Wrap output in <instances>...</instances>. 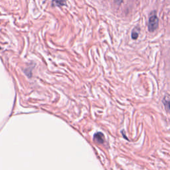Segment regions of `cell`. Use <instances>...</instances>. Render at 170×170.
Listing matches in <instances>:
<instances>
[{
	"label": "cell",
	"instance_id": "cell-7",
	"mask_svg": "<svg viewBox=\"0 0 170 170\" xmlns=\"http://www.w3.org/2000/svg\"><path fill=\"white\" fill-rule=\"evenodd\" d=\"M0 49H1V48H0Z\"/></svg>",
	"mask_w": 170,
	"mask_h": 170
},
{
	"label": "cell",
	"instance_id": "cell-2",
	"mask_svg": "<svg viewBox=\"0 0 170 170\" xmlns=\"http://www.w3.org/2000/svg\"><path fill=\"white\" fill-rule=\"evenodd\" d=\"M162 102L167 111L168 112H170V95L169 94L165 95L164 96L163 99L162 100Z\"/></svg>",
	"mask_w": 170,
	"mask_h": 170
},
{
	"label": "cell",
	"instance_id": "cell-4",
	"mask_svg": "<svg viewBox=\"0 0 170 170\" xmlns=\"http://www.w3.org/2000/svg\"><path fill=\"white\" fill-rule=\"evenodd\" d=\"M140 33V29L139 27H136L132 31V33H131V37L132 39L136 40L137 38H138L139 35Z\"/></svg>",
	"mask_w": 170,
	"mask_h": 170
},
{
	"label": "cell",
	"instance_id": "cell-1",
	"mask_svg": "<svg viewBox=\"0 0 170 170\" xmlns=\"http://www.w3.org/2000/svg\"><path fill=\"white\" fill-rule=\"evenodd\" d=\"M159 27V19L156 14V11H154L151 13L148 21V30L151 33L156 31Z\"/></svg>",
	"mask_w": 170,
	"mask_h": 170
},
{
	"label": "cell",
	"instance_id": "cell-3",
	"mask_svg": "<svg viewBox=\"0 0 170 170\" xmlns=\"http://www.w3.org/2000/svg\"><path fill=\"white\" fill-rule=\"evenodd\" d=\"M94 140L98 144H102L104 142V136L102 133L97 132L94 136Z\"/></svg>",
	"mask_w": 170,
	"mask_h": 170
},
{
	"label": "cell",
	"instance_id": "cell-6",
	"mask_svg": "<svg viewBox=\"0 0 170 170\" xmlns=\"http://www.w3.org/2000/svg\"><path fill=\"white\" fill-rule=\"evenodd\" d=\"M118 2H122L123 1V0H118Z\"/></svg>",
	"mask_w": 170,
	"mask_h": 170
},
{
	"label": "cell",
	"instance_id": "cell-5",
	"mask_svg": "<svg viewBox=\"0 0 170 170\" xmlns=\"http://www.w3.org/2000/svg\"><path fill=\"white\" fill-rule=\"evenodd\" d=\"M67 0H53L52 5L54 7H63L67 5Z\"/></svg>",
	"mask_w": 170,
	"mask_h": 170
}]
</instances>
